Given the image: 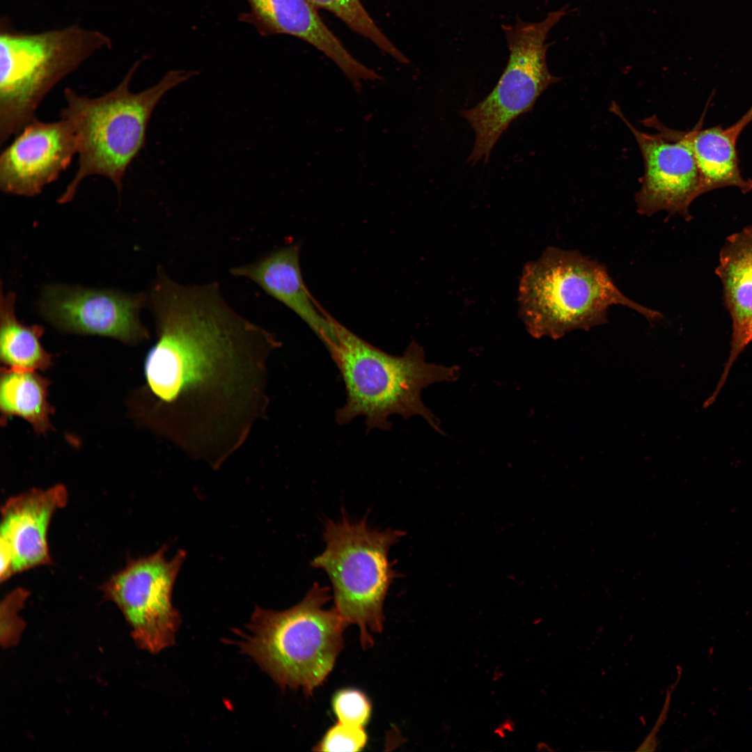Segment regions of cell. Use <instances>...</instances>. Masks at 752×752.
Masks as SVG:
<instances>
[{
	"label": "cell",
	"instance_id": "obj_1",
	"mask_svg": "<svg viewBox=\"0 0 752 752\" xmlns=\"http://www.w3.org/2000/svg\"><path fill=\"white\" fill-rule=\"evenodd\" d=\"M147 296L157 340L144 373L157 426L218 468L264 417L268 359L281 344L235 311L216 283L180 284L159 269Z\"/></svg>",
	"mask_w": 752,
	"mask_h": 752
},
{
	"label": "cell",
	"instance_id": "obj_2",
	"mask_svg": "<svg viewBox=\"0 0 752 752\" xmlns=\"http://www.w3.org/2000/svg\"><path fill=\"white\" fill-rule=\"evenodd\" d=\"M337 345L329 353L339 369L346 402L336 412V421L345 425L365 417L367 431L389 430V418L421 416L444 434L437 418L424 405L422 390L433 383L454 381L457 366L428 363L423 347L412 341L403 354H390L366 342L334 320Z\"/></svg>",
	"mask_w": 752,
	"mask_h": 752
},
{
	"label": "cell",
	"instance_id": "obj_3",
	"mask_svg": "<svg viewBox=\"0 0 752 752\" xmlns=\"http://www.w3.org/2000/svg\"><path fill=\"white\" fill-rule=\"evenodd\" d=\"M140 63L135 62L114 88L100 97H88L65 88L66 105L61 118L74 129L79 159L78 169L58 203L72 201L81 182L92 175L108 178L120 192L127 169L144 147L148 124L157 104L168 91L196 75L171 70L154 86L132 93L130 81Z\"/></svg>",
	"mask_w": 752,
	"mask_h": 752
},
{
	"label": "cell",
	"instance_id": "obj_4",
	"mask_svg": "<svg viewBox=\"0 0 752 752\" xmlns=\"http://www.w3.org/2000/svg\"><path fill=\"white\" fill-rule=\"evenodd\" d=\"M519 313L535 338L558 339L575 329L607 322L612 305L636 311L650 322L662 315L627 297L602 263L577 250L547 248L524 268L519 288Z\"/></svg>",
	"mask_w": 752,
	"mask_h": 752
},
{
	"label": "cell",
	"instance_id": "obj_5",
	"mask_svg": "<svg viewBox=\"0 0 752 752\" xmlns=\"http://www.w3.org/2000/svg\"><path fill=\"white\" fill-rule=\"evenodd\" d=\"M329 588L315 583L304 598L282 611L255 608L237 645L281 688L306 695L325 680L343 648L348 623L325 609Z\"/></svg>",
	"mask_w": 752,
	"mask_h": 752
},
{
	"label": "cell",
	"instance_id": "obj_6",
	"mask_svg": "<svg viewBox=\"0 0 752 752\" xmlns=\"http://www.w3.org/2000/svg\"><path fill=\"white\" fill-rule=\"evenodd\" d=\"M111 47L107 34L78 24L36 33L1 26L0 146L36 118L40 102L60 81Z\"/></svg>",
	"mask_w": 752,
	"mask_h": 752
},
{
	"label": "cell",
	"instance_id": "obj_7",
	"mask_svg": "<svg viewBox=\"0 0 752 752\" xmlns=\"http://www.w3.org/2000/svg\"><path fill=\"white\" fill-rule=\"evenodd\" d=\"M366 520H350L344 512L338 522L327 519L323 531L325 549L311 562L312 567L329 577L334 607L348 624L358 625L364 649L373 645L368 631L383 629L384 600L399 576L389 551L405 535L400 530L372 528Z\"/></svg>",
	"mask_w": 752,
	"mask_h": 752
},
{
	"label": "cell",
	"instance_id": "obj_8",
	"mask_svg": "<svg viewBox=\"0 0 752 752\" xmlns=\"http://www.w3.org/2000/svg\"><path fill=\"white\" fill-rule=\"evenodd\" d=\"M565 5L538 22L517 17L513 25H502L509 49L508 63L492 91L475 107L460 111L474 130L476 139L468 162H487L490 153L510 124L531 111L538 98L561 77L550 73L547 64V37L562 17L572 12Z\"/></svg>",
	"mask_w": 752,
	"mask_h": 752
},
{
	"label": "cell",
	"instance_id": "obj_9",
	"mask_svg": "<svg viewBox=\"0 0 752 752\" xmlns=\"http://www.w3.org/2000/svg\"><path fill=\"white\" fill-rule=\"evenodd\" d=\"M166 549L163 545L151 555L129 559L100 586L122 613L135 644L151 654L173 645L181 622L172 593L186 552L179 550L167 560Z\"/></svg>",
	"mask_w": 752,
	"mask_h": 752
},
{
	"label": "cell",
	"instance_id": "obj_10",
	"mask_svg": "<svg viewBox=\"0 0 752 752\" xmlns=\"http://www.w3.org/2000/svg\"><path fill=\"white\" fill-rule=\"evenodd\" d=\"M147 301L143 293L52 284L42 292L39 311L61 331L136 343L149 336L139 315Z\"/></svg>",
	"mask_w": 752,
	"mask_h": 752
},
{
	"label": "cell",
	"instance_id": "obj_11",
	"mask_svg": "<svg viewBox=\"0 0 752 752\" xmlns=\"http://www.w3.org/2000/svg\"><path fill=\"white\" fill-rule=\"evenodd\" d=\"M611 110L632 132L643 159L645 172L635 195L637 212L650 217L665 211L691 219L689 207L704 191L690 148L681 141L639 130L614 102Z\"/></svg>",
	"mask_w": 752,
	"mask_h": 752
},
{
	"label": "cell",
	"instance_id": "obj_12",
	"mask_svg": "<svg viewBox=\"0 0 752 752\" xmlns=\"http://www.w3.org/2000/svg\"><path fill=\"white\" fill-rule=\"evenodd\" d=\"M70 123L61 118L27 124L0 155V189L8 194L34 196L58 179L77 154Z\"/></svg>",
	"mask_w": 752,
	"mask_h": 752
},
{
	"label": "cell",
	"instance_id": "obj_13",
	"mask_svg": "<svg viewBox=\"0 0 752 752\" xmlns=\"http://www.w3.org/2000/svg\"><path fill=\"white\" fill-rule=\"evenodd\" d=\"M65 485L33 488L10 497L1 509L0 580L52 563L47 532L54 514L65 506Z\"/></svg>",
	"mask_w": 752,
	"mask_h": 752
},
{
	"label": "cell",
	"instance_id": "obj_14",
	"mask_svg": "<svg viewBox=\"0 0 752 752\" xmlns=\"http://www.w3.org/2000/svg\"><path fill=\"white\" fill-rule=\"evenodd\" d=\"M247 1L250 10L240 16L241 21L253 24L263 36L288 34L314 46L338 66L357 92L362 81L381 80L349 53L306 0Z\"/></svg>",
	"mask_w": 752,
	"mask_h": 752
},
{
	"label": "cell",
	"instance_id": "obj_15",
	"mask_svg": "<svg viewBox=\"0 0 752 752\" xmlns=\"http://www.w3.org/2000/svg\"><path fill=\"white\" fill-rule=\"evenodd\" d=\"M299 245L279 248L252 263L235 267L230 273L245 277L296 313L313 331L330 352L338 343L334 319L313 299L304 282Z\"/></svg>",
	"mask_w": 752,
	"mask_h": 752
},
{
	"label": "cell",
	"instance_id": "obj_16",
	"mask_svg": "<svg viewBox=\"0 0 752 752\" xmlns=\"http://www.w3.org/2000/svg\"><path fill=\"white\" fill-rule=\"evenodd\" d=\"M716 274L721 281L723 302L732 320V338L723 371L709 398L712 402L726 383L733 363L752 341V224L726 238Z\"/></svg>",
	"mask_w": 752,
	"mask_h": 752
},
{
	"label": "cell",
	"instance_id": "obj_17",
	"mask_svg": "<svg viewBox=\"0 0 752 752\" xmlns=\"http://www.w3.org/2000/svg\"><path fill=\"white\" fill-rule=\"evenodd\" d=\"M643 123L653 127L661 136L684 142L696 159L704 194L726 187H735L743 192L752 189V181L742 175L738 166L736 141L744 129L737 121L729 127H714L689 132L673 130L655 117Z\"/></svg>",
	"mask_w": 752,
	"mask_h": 752
},
{
	"label": "cell",
	"instance_id": "obj_18",
	"mask_svg": "<svg viewBox=\"0 0 752 752\" xmlns=\"http://www.w3.org/2000/svg\"><path fill=\"white\" fill-rule=\"evenodd\" d=\"M49 382L36 370L4 367L1 370L0 409L1 424L17 416L25 419L34 430L46 433L51 428L52 409L47 401Z\"/></svg>",
	"mask_w": 752,
	"mask_h": 752
},
{
	"label": "cell",
	"instance_id": "obj_19",
	"mask_svg": "<svg viewBox=\"0 0 752 752\" xmlns=\"http://www.w3.org/2000/svg\"><path fill=\"white\" fill-rule=\"evenodd\" d=\"M44 328L38 324L25 325L15 315V295L3 294L0 300V356L8 367L44 370L52 363V357L42 347L40 339Z\"/></svg>",
	"mask_w": 752,
	"mask_h": 752
},
{
	"label": "cell",
	"instance_id": "obj_20",
	"mask_svg": "<svg viewBox=\"0 0 752 752\" xmlns=\"http://www.w3.org/2000/svg\"><path fill=\"white\" fill-rule=\"evenodd\" d=\"M313 6L332 13L352 30L370 39L381 50L402 63L408 59L385 36L364 8L360 0H306Z\"/></svg>",
	"mask_w": 752,
	"mask_h": 752
},
{
	"label": "cell",
	"instance_id": "obj_21",
	"mask_svg": "<svg viewBox=\"0 0 752 752\" xmlns=\"http://www.w3.org/2000/svg\"><path fill=\"white\" fill-rule=\"evenodd\" d=\"M29 595V590L18 587L6 595L0 606V641L1 646L8 648L19 641L25 622L19 616Z\"/></svg>",
	"mask_w": 752,
	"mask_h": 752
},
{
	"label": "cell",
	"instance_id": "obj_22",
	"mask_svg": "<svg viewBox=\"0 0 752 752\" xmlns=\"http://www.w3.org/2000/svg\"><path fill=\"white\" fill-rule=\"evenodd\" d=\"M332 707L338 722L363 727L371 715V704L366 694L355 689L338 691L333 696Z\"/></svg>",
	"mask_w": 752,
	"mask_h": 752
},
{
	"label": "cell",
	"instance_id": "obj_23",
	"mask_svg": "<svg viewBox=\"0 0 752 752\" xmlns=\"http://www.w3.org/2000/svg\"><path fill=\"white\" fill-rule=\"evenodd\" d=\"M367 742L363 727L338 722L330 728L313 749L315 751H361Z\"/></svg>",
	"mask_w": 752,
	"mask_h": 752
},
{
	"label": "cell",
	"instance_id": "obj_24",
	"mask_svg": "<svg viewBox=\"0 0 752 752\" xmlns=\"http://www.w3.org/2000/svg\"><path fill=\"white\" fill-rule=\"evenodd\" d=\"M752 120V105L747 112L737 121L744 128Z\"/></svg>",
	"mask_w": 752,
	"mask_h": 752
}]
</instances>
